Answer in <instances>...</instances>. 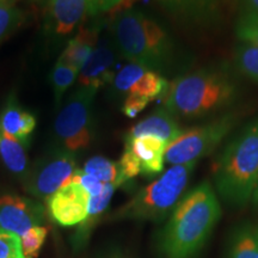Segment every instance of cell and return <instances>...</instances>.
Segmentation results:
<instances>
[{"instance_id": "6da1fadb", "label": "cell", "mask_w": 258, "mask_h": 258, "mask_svg": "<svg viewBox=\"0 0 258 258\" xmlns=\"http://www.w3.org/2000/svg\"><path fill=\"white\" fill-rule=\"evenodd\" d=\"M239 95V83L227 67H203L169 83L164 108L177 118L198 120L228 109Z\"/></svg>"}, {"instance_id": "7a4b0ae2", "label": "cell", "mask_w": 258, "mask_h": 258, "mask_svg": "<svg viewBox=\"0 0 258 258\" xmlns=\"http://www.w3.org/2000/svg\"><path fill=\"white\" fill-rule=\"evenodd\" d=\"M221 215L218 196L208 182L190 190L171 213L163 233L166 258H191L201 249Z\"/></svg>"}, {"instance_id": "3957f363", "label": "cell", "mask_w": 258, "mask_h": 258, "mask_svg": "<svg viewBox=\"0 0 258 258\" xmlns=\"http://www.w3.org/2000/svg\"><path fill=\"white\" fill-rule=\"evenodd\" d=\"M117 49L125 59L163 76L173 71L182 54L172 37L158 22L137 10H128L112 24ZM182 66V64H180Z\"/></svg>"}, {"instance_id": "277c9868", "label": "cell", "mask_w": 258, "mask_h": 258, "mask_svg": "<svg viewBox=\"0 0 258 258\" xmlns=\"http://www.w3.org/2000/svg\"><path fill=\"white\" fill-rule=\"evenodd\" d=\"M213 173L218 192L227 203L243 207L252 200L258 182V118L225 147Z\"/></svg>"}, {"instance_id": "5b68a950", "label": "cell", "mask_w": 258, "mask_h": 258, "mask_svg": "<svg viewBox=\"0 0 258 258\" xmlns=\"http://www.w3.org/2000/svg\"><path fill=\"white\" fill-rule=\"evenodd\" d=\"M195 165L196 163L172 165L159 178L141 189L118 211L117 215L120 218L147 220L166 218L182 199Z\"/></svg>"}, {"instance_id": "8992f818", "label": "cell", "mask_w": 258, "mask_h": 258, "mask_svg": "<svg viewBox=\"0 0 258 258\" xmlns=\"http://www.w3.org/2000/svg\"><path fill=\"white\" fill-rule=\"evenodd\" d=\"M237 123L233 114H225L189 131L183 132L178 138L167 144L165 161L171 165L196 163L211 154L230 134Z\"/></svg>"}, {"instance_id": "52a82bcc", "label": "cell", "mask_w": 258, "mask_h": 258, "mask_svg": "<svg viewBox=\"0 0 258 258\" xmlns=\"http://www.w3.org/2000/svg\"><path fill=\"white\" fill-rule=\"evenodd\" d=\"M98 89L80 86L56 116L54 132L70 152L89 147L93 138L92 105Z\"/></svg>"}, {"instance_id": "ba28073f", "label": "cell", "mask_w": 258, "mask_h": 258, "mask_svg": "<svg viewBox=\"0 0 258 258\" xmlns=\"http://www.w3.org/2000/svg\"><path fill=\"white\" fill-rule=\"evenodd\" d=\"M74 153L67 150H56L41 159L27 178L25 188L31 195L48 200L62 186L72 180L76 172Z\"/></svg>"}, {"instance_id": "9c48e42d", "label": "cell", "mask_w": 258, "mask_h": 258, "mask_svg": "<svg viewBox=\"0 0 258 258\" xmlns=\"http://www.w3.org/2000/svg\"><path fill=\"white\" fill-rule=\"evenodd\" d=\"M43 208L30 199L15 195L0 196V231L23 237L43 221Z\"/></svg>"}, {"instance_id": "30bf717a", "label": "cell", "mask_w": 258, "mask_h": 258, "mask_svg": "<svg viewBox=\"0 0 258 258\" xmlns=\"http://www.w3.org/2000/svg\"><path fill=\"white\" fill-rule=\"evenodd\" d=\"M90 195L78 183L71 182L47 200L50 217L62 226H73L85 221L89 214Z\"/></svg>"}, {"instance_id": "8fae6325", "label": "cell", "mask_w": 258, "mask_h": 258, "mask_svg": "<svg viewBox=\"0 0 258 258\" xmlns=\"http://www.w3.org/2000/svg\"><path fill=\"white\" fill-rule=\"evenodd\" d=\"M118 53L114 36L101 32L91 56L79 72V85L99 89L105 84L112 83Z\"/></svg>"}, {"instance_id": "7c38bea8", "label": "cell", "mask_w": 258, "mask_h": 258, "mask_svg": "<svg viewBox=\"0 0 258 258\" xmlns=\"http://www.w3.org/2000/svg\"><path fill=\"white\" fill-rule=\"evenodd\" d=\"M86 15L85 0H46L44 27L50 36L69 37L80 28Z\"/></svg>"}, {"instance_id": "4fadbf2b", "label": "cell", "mask_w": 258, "mask_h": 258, "mask_svg": "<svg viewBox=\"0 0 258 258\" xmlns=\"http://www.w3.org/2000/svg\"><path fill=\"white\" fill-rule=\"evenodd\" d=\"M124 147L129 148L141 163V173L156 175L164 169L167 143L153 135L125 138Z\"/></svg>"}, {"instance_id": "5bb4252c", "label": "cell", "mask_w": 258, "mask_h": 258, "mask_svg": "<svg viewBox=\"0 0 258 258\" xmlns=\"http://www.w3.org/2000/svg\"><path fill=\"white\" fill-rule=\"evenodd\" d=\"M183 133L178 118L172 115L166 108H158L131 128L125 138H137L141 135H153L170 144Z\"/></svg>"}, {"instance_id": "9a60e30c", "label": "cell", "mask_w": 258, "mask_h": 258, "mask_svg": "<svg viewBox=\"0 0 258 258\" xmlns=\"http://www.w3.org/2000/svg\"><path fill=\"white\" fill-rule=\"evenodd\" d=\"M101 25L96 24L93 27L80 29L78 34L69 41L57 60L76 67L80 72L95 49L97 41L101 35Z\"/></svg>"}, {"instance_id": "2e32d148", "label": "cell", "mask_w": 258, "mask_h": 258, "mask_svg": "<svg viewBox=\"0 0 258 258\" xmlns=\"http://www.w3.org/2000/svg\"><path fill=\"white\" fill-rule=\"evenodd\" d=\"M25 147L17 138L8 134L0 127V159L6 169L16 176H23L27 172L28 158Z\"/></svg>"}, {"instance_id": "e0dca14e", "label": "cell", "mask_w": 258, "mask_h": 258, "mask_svg": "<svg viewBox=\"0 0 258 258\" xmlns=\"http://www.w3.org/2000/svg\"><path fill=\"white\" fill-rule=\"evenodd\" d=\"M83 171L105 184L115 185L116 188L124 184L118 163H115L108 158L101 156L90 158L84 165Z\"/></svg>"}, {"instance_id": "ac0fdd59", "label": "cell", "mask_w": 258, "mask_h": 258, "mask_svg": "<svg viewBox=\"0 0 258 258\" xmlns=\"http://www.w3.org/2000/svg\"><path fill=\"white\" fill-rule=\"evenodd\" d=\"M167 88H169V82L165 77L154 72V71L148 70L131 89L128 95H138L145 97L148 101H153V99L165 95Z\"/></svg>"}, {"instance_id": "d6986e66", "label": "cell", "mask_w": 258, "mask_h": 258, "mask_svg": "<svg viewBox=\"0 0 258 258\" xmlns=\"http://www.w3.org/2000/svg\"><path fill=\"white\" fill-rule=\"evenodd\" d=\"M230 258H258V226L249 225L238 231Z\"/></svg>"}, {"instance_id": "ffe728a7", "label": "cell", "mask_w": 258, "mask_h": 258, "mask_svg": "<svg viewBox=\"0 0 258 258\" xmlns=\"http://www.w3.org/2000/svg\"><path fill=\"white\" fill-rule=\"evenodd\" d=\"M24 112L25 110L18 103L16 95L14 93L10 95L0 111V127L8 134L14 135L18 139L23 123Z\"/></svg>"}, {"instance_id": "44dd1931", "label": "cell", "mask_w": 258, "mask_h": 258, "mask_svg": "<svg viewBox=\"0 0 258 258\" xmlns=\"http://www.w3.org/2000/svg\"><path fill=\"white\" fill-rule=\"evenodd\" d=\"M234 62L243 76L258 83V47L241 42L235 47Z\"/></svg>"}, {"instance_id": "7402d4cb", "label": "cell", "mask_w": 258, "mask_h": 258, "mask_svg": "<svg viewBox=\"0 0 258 258\" xmlns=\"http://www.w3.org/2000/svg\"><path fill=\"white\" fill-rule=\"evenodd\" d=\"M78 76L79 71L76 67L64 63L60 60L56 61V64L51 72V85H53L54 99H55L56 106H60L64 92L72 85Z\"/></svg>"}, {"instance_id": "603a6c76", "label": "cell", "mask_w": 258, "mask_h": 258, "mask_svg": "<svg viewBox=\"0 0 258 258\" xmlns=\"http://www.w3.org/2000/svg\"><path fill=\"white\" fill-rule=\"evenodd\" d=\"M173 11L190 18L202 19L208 17L214 9V0H160Z\"/></svg>"}, {"instance_id": "cb8c5ba5", "label": "cell", "mask_w": 258, "mask_h": 258, "mask_svg": "<svg viewBox=\"0 0 258 258\" xmlns=\"http://www.w3.org/2000/svg\"><path fill=\"white\" fill-rule=\"evenodd\" d=\"M24 21V12L14 0H0V42L16 30Z\"/></svg>"}, {"instance_id": "d4e9b609", "label": "cell", "mask_w": 258, "mask_h": 258, "mask_svg": "<svg viewBox=\"0 0 258 258\" xmlns=\"http://www.w3.org/2000/svg\"><path fill=\"white\" fill-rule=\"evenodd\" d=\"M148 71L146 67L141 66L139 63H128L114 77L112 80V86H114L115 91L118 93H123L127 96L128 92L131 91V89L133 88L135 84L138 83V80L144 76Z\"/></svg>"}, {"instance_id": "484cf974", "label": "cell", "mask_w": 258, "mask_h": 258, "mask_svg": "<svg viewBox=\"0 0 258 258\" xmlns=\"http://www.w3.org/2000/svg\"><path fill=\"white\" fill-rule=\"evenodd\" d=\"M235 34L243 43L258 47V14L251 10L244 11L235 24Z\"/></svg>"}, {"instance_id": "4316f807", "label": "cell", "mask_w": 258, "mask_h": 258, "mask_svg": "<svg viewBox=\"0 0 258 258\" xmlns=\"http://www.w3.org/2000/svg\"><path fill=\"white\" fill-rule=\"evenodd\" d=\"M48 234V228L43 226H36L29 230L23 237H21L22 251L24 258H37L40 250L43 246Z\"/></svg>"}, {"instance_id": "83f0119b", "label": "cell", "mask_w": 258, "mask_h": 258, "mask_svg": "<svg viewBox=\"0 0 258 258\" xmlns=\"http://www.w3.org/2000/svg\"><path fill=\"white\" fill-rule=\"evenodd\" d=\"M116 190V186L112 184H105L104 188H103L102 192L99 195L91 196L90 198V203H89V214L88 218H86L85 221H83L82 228L85 227V226H91L92 222L95 221L102 213L108 208L109 203H110V200L114 195Z\"/></svg>"}, {"instance_id": "f1b7e54d", "label": "cell", "mask_w": 258, "mask_h": 258, "mask_svg": "<svg viewBox=\"0 0 258 258\" xmlns=\"http://www.w3.org/2000/svg\"><path fill=\"white\" fill-rule=\"evenodd\" d=\"M0 258H24L21 238L17 234L0 231Z\"/></svg>"}, {"instance_id": "f546056e", "label": "cell", "mask_w": 258, "mask_h": 258, "mask_svg": "<svg viewBox=\"0 0 258 258\" xmlns=\"http://www.w3.org/2000/svg\"><path fill=\"white\" fill-rule=\"evenodd\" d=\"M118 166H120L121 175L124 183L129 179L135 178L141 173L140 160L135 157V154L129 148L124 147V152L122 154L120 161H118Z\"/></svg>"}, {"instance_id": "4dcf8cb0", "label": "cell", "mask_w": 258, "mask_h": 258, "mask_svg": "<svg viewBox=\"0 0 258 258\" xmlns=\"http://www.w3.org/2000/svg\"><path fill=\"white\" fill-rule=\"evenodd\" d=\"M71 182L78 183V184L82 185L83 188H85L86 190H88L89 194L91 196L99 195L105 185V183L101 182V180L95 178L93 176L89 175V173L84 172L83 170H78V169H77L76 172H74L72 180H71Z\"/></svg>"}, {"instance_id": "1f68e13d", "label": "cell", "mask_w": 258, "mask_h": 258, "mask_svg": "<svg viewBox=\"0 0 258 258\" xmlns=\"http://www.w3.org/2000/svg\"><path fill=\"white\" fill-rule=\"evenodd\" d=\"M150 102L151 101H148L145 97L138 95H127L124 98L123 106H122V111L127 117L134 118L135 116H138L146 108Z\"/></svg>"}, {"instance_id": "d6a6232c", "label": "cell", "mask_w": 258, "mask_h": 258, "mask_svg": "<svg viewBox=\"0 0 258 258\" xmlns=\"http://www.w3.org/2000/svg\"><path fill=\"white\" fill-rule=\"evenodd\" d=\"M88 5V14L90 16H97L103 12H108L120 5L123 0H85Z\"/></svg>"}, {"instance_id": "836d02e7", "label": "cell", "mask_w": 258, "mask_h": 258, "mask_svg": "<svg viewBox=\"0 0 258 258\" xmlns=\"http://www.w3.org/2000/svg\"><path fill=\"white\" fill-rule=\"evenodd\" d=\"M247 5V10L258 14V0H244Z\"/></svg>"}, {"instance_id": "e575fe53", "label": "cell", "mask_w": 258, "mask_h": 258, "mask_svg": "<svg viewBox=\"0 0 258 258\" xmlns=\"http://www.w3.org/2000/svg\"><path fill=\"white\" fill-rule=\"evenodd\" d=\"M252 202H253L254 207L258 208V182H257L256 189H254V192H253V196H252Z\"/></svg>"}, {"instance_id": "d590c367", "label": "cell", "mask_w": 258, "mask_h": 258, "mask_svg": "<svg viewBox=\"0 0 258 258\" xmlns=\"http://www.w3.org/2000/svg\"><path fill=\"white\" fill-rule=\"evenodd\" d=\"M105 258H128V257H125L124 254H122L120 252H112L109 254V256H106Z\"/></svg>"}, {"instance_id": "8d00e7d4", "label": "cell", "mask_w": 258, "mask_h": 258, "mask_svg": "<svg viewBox=\"0 0 258 258\" xmlns=\"http://www.w3.org/2000/svg\"><path fill=\"white\" fill-rule=\"evenodd\" d=\"M129 2H132V0H129Z\"/></svg>"}]
</instances>
